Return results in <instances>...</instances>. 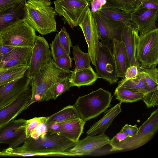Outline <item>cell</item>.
<instances>
[{
    "instance_id": "bcb514c9",
    "label": "cell",
    "mask_w": 158,
    "mask_h": 158,
    "mask_svg": "<svg viewBox=\"0 0 158 158\" xmlns=\"http://www.w3.org/2000/svg\"><path fill=\"white\" fill-rule=\"evenodd\" d=\"M9 69H0V75L7 71Z\"/></svg>"
},
{
    "instance_id": "f6af8a7d",
    "label": "cell",
    "mask_w": 158,
    "mask_h": 158,
    "mask_svg": "<svg viewBox=\"0 0 158 158\" xmlns=\"http://www.w3.org/2000/svg\"><path fill=\"white\" fill-rule=\"evenodd\" d=\"M21 0H0V11L9 7Z\"/></svg>"
},
{
    "instance_id": "4316f807",
    "label": "cell",
    "mask_w": 158,
    "mask_h": 158,
    "mask_svg": "<svg viewBox=\"0 0 158 158\" xmlns=\"http://www.w3.org/2000/svg\"><path fill=\"white\" fill-rule=\"evenodd\" d=\"M79 118H80V116L74 106L73 105H69L58 112L47 117L46 123L62 122Z\"/></svg>"
},
{
    "instance_id": "6da1fadb",
    "label": "cell",
    "mask_w": 158,
    "mask_h": 158,
    "mask_svg": "<svg viewBox=\"0 0 158 158\" xmlns=\"http://www.w3.org/2000/svg\"><path fill=\"white\" fill-rule=\"evenodd\" d=\"M71 71L69 69L59 68L52 59L49 64L31 79V104L51 99V90L53 86L60 81L69 78Z\"/></svg>"
},
{
    "instance_id": "5bb4252c",
    "label": "cell",
    "mask_w": 158,
    "mask_h": 158,
    "mask_svg": "<svg viewBox=\"0 0 158 158\" xmlns=\"http://www.w3.org/2000/svg\"><path fill=\"white\" fill-rule=\"evenodd\" d=\"M31 88L6 105L0 108V127L15 118L31 105Z\"/></svg>"
},
{
    "instance_id": "d4e9b609",
    "label": "cell",
    "mask_w": 158,
    "mask_h": 158,
    "mask_svg": "<svg viewBox=\"0 0 158 158\" xmlns=\"http://www.w3.org/2000/svg\"><path fill=\"white\" fill-rule=\"evenodd\" d=\"M138 73L143 77L147 85L144 94L158 90V69L156 67L148 68L140 65Z\"/></svg>"
},
{
    "instance_id": "7a4b0ae2",
    "label": "cell",
    "mask_w": 158,
    "mask_h": 158,
    "mask_svg": "<svg viewBox=\"0 0 158 158\" xmlns=\"http://www.w3.org/2000/svg\"><path fill=\"white\" fill-rule=\"evenodd\" d=\"M50 0H28L25 3L24 19L35 31L46 35L56 31L57 14Z\"/></svg>"
},
{
    "instance_id": "603a6c76",
    "label": "cell",
    "mask_w": 158,
    "mask_h": 158,
    "mask_svg": "<svg viewBox=\"0 0 158 158\" xmlns=\"http://www.w3.org/2000/svg\"><path fill=\"white\" fill-rule=\"evenodd\" d=\"M113 56L116 71L118 77L124 78L126 71L128 68L127 55L123 42L114 39L112 41Z\"/></svg>"
},
{
    "instance_id": "7bdbcfd3",
    "label": "cell",
    "mask_w": 158,
    "mask_h": 158,
    "mask_svg": "<svg viewBox=\"0 0 158 158\" xmlns=\"http://www.w3.org/2000/svg\"><path fill=\"white\" fill-rule=\"evenodd\" d=\"M27 138L24 132L23 134L18 136L14 141L9 144L10 148H14L19 147L23 144Z\"/></svg>"
},
{
    "instance_id": "7c38bea8",
    "label": "cell",
    "mask_w": 158,
    "mask_h": 158,
    "mask_svg": "<svg viewBox=\"0 0 158 158\" xmlns=\"http://www.w3.org/2000/svg\"><path fill=\"white\" fill-rule=\"evenodd\" d=\"M79 26L82 30L87 44L88 53L91 62L95 66L98 57L100 40L97 27L90 7L86 11Z\"/></svg>"
},
{
    "instance_id": "9a60e30c",
    "label": "cell",
    "mask_w": 158,
    "mask_h": 158,
    "mask_svg": "<svg viewBox=\"0 0 158 158\" xmlns=\"http://www.w3.org/2000/svg\"><path fill=\"white\" fill-rule=\"evenodd\" d=\"M158 9L139 6L131 13V21L137 27L139 36L157 28Z\"/></svg>"
},
{
    "instance_id": "b9f144b4",
    "label": "cell",
    "mask_w": 158,
    "mask_h": 158,
    "mask_svg": "<svg viewBox=\"0 0 158 158\" xmlns=\"http://www.w3.org/2000/svg\"><path fill=\"white\" fill-rule=\"evenodd\" d=\"M138 73V68L133 65L128 67L127 69L124 76L126 79H131L135 78Z\"/></svg>"
},
{
    "instance_id": "681fc988",
    "label": "cell",
    "mask_w": 158,
    "mask_h": 158,
    "mask_svg": "<svg viewBox=\"0 0 158 158\" xmlns=\"http://www.w3.org/2000/svg\"><path fill=\"white\" fill-rule=\"evenodd\" d=\"M87 1L89 2H91L92 0H86Z\"/></svg>"
},
{
    "instance_id": "8d00e7d4",
    "label": "cell",
    "mask_w": 158,
    "mask_h": 158,
    "mask_svg": "<svg viewBox=\"0 0 158 158\" xmlns=\"http://www.w3.org/2000/svg\"><path fill=\"white\" fill-rule=\"evenodd\" d=\"M129 137L127 135L120 131L112 139L110 140L109 144L111 148L110 150V152L119 151V146L121 141Z\"/></svg>"
},
{
    "instance_id": "836d02e7",
    "label": "cell",
    "mask_w": 158,
    "mask_h": 158,
    "mask_svg": "<svg viewBox=\"0 0 158 158\" xmlns=\"http://www.w3.org/2000/svg\"><path fill=\"white\" fill-rule=\"evenodd\" d=\"M47 117H35L27 120L24 132L26 138L30 137L31 134L41 123L47 121Z\"/></svg>"
},
{
    "instance_id": "3957f363",
    "label": "cell",
    "mask_w": 158,
    "mask_h": 158,
    "mask_svg": "<svg viewBox=\"0 0 158 158\" xmlns=\"http://www.w3.org/2000/svg\"><path fill=\"white\" fill-rule=\"evenodd\" d=\"M76 144L61 135L48 131L36 139L27 138L22 146L17 148L22 152L28 153L63 152Z\"/></svg>"
},
{
    "instance_id": "44dd1931",
    "label": "cell",
    "mask_w": 158,
    "mask_h": 158,
    "mask_svg": "<svg viewBox=\"0 0 158 158\" xmlns=\"http://www.w3.org/2000/svg\"><path fill=\"white\" fill-rule=\"evenodd\" d=\"M27 120L13 119L0 127V143H8L14 141L24 132Z\"/></svg>"
},
{
    "instance_id": "74e56055",
    "label": "cell",
    "mask_w": 158,
    "mask_h": 158,
    "mask_svg": "<svg viewBox=\"0 0 158 158\" xmlns=\"http://www.w3.org/2000/svg\"><path fill=\"white\" fill-rule=\"evenodd\" d=\"M54 61L56 65L61 69H69L72 67V59L69 54L60 56Z\"/></svg>"
},
{
    "instance_id": "30bf717a",
    "label": "cell",
    "mask_w": 158,
    "mask_h": 158,
    "mask_svg": "<svg viewBox=\"0 0 158 158\" xmlns=\"http://www.w3.org/2000/svg\"><path fill=\"white\" fill-rule=\"evenodd\" d=\"M48 42L43 36L36 35L31 59L27 70L28 77L33 78L52 59Z\"/></svg>"
},
{
    "instance_id": "5b68a950",
    "label": "cell",
    "mask_w": 158,
    "mask_h": 158,
    "mask_svg": "<svg viewBox=\"0 0 158 158\" xmlns=\"http://www.w3.org/2000/svg\"><path fill=\"white\" fill-rule=\"evenodd\" d=\"M36 35L35 30L24 19L0 33L2 44L14 47L33 48Z\"/></svg>"
},
{
    "instance_id": "60d3db41",
    "label": "cell",
    "mask_w": 158,
    "mask_h": 158,
    "mask_svg": "<svg viewBox=\"0 0 158 158\" xmlns=\"http://www.w3.org/2000/svg\"><path fill=\"white\" fill-rule=\"evenodd\" d=\"M106 0H92L89 2L91 12L100 11L106 4Z\"/></svg>"
},
{
    "instance_id": "7dc6e473",
    "label": "cell",
    "mask_w": 158,
    "mask_h": 158,
    "mask_svg": "<svg viewBox=\"0 0 158 158\" xmlns=\"http://www.w3.org/2000/svg\"><path fill=\"white\" fill-rule=\"evenodd\" d=\"M3 63L2 60H0V69H3Z\"/></svg>"
},
{
    "instance_id": "9c48e42d",
    "label": "cell",
    "mask_w": 158,
    "mask_h": 158,
    "mask_svg": "<svg viewBox=\"0 0 158 158\" xmlns=\"http://www.w3.org/2000/svg\"><path fill=\"white\" fill-rule=\"evenodd\" d=\"M94 66L99 78L108 81L110 85L117 82L119 77L110 45L104 44L100 41L98 57Z\"/></svg>"
},
{
    "instance_id": "ee69618b",
    "label": "cell",
    "mask_w": 158,
    "mask_h": 158,
    "mask_svg": "<svg viewBox=\"0 0 158 158\" xmlns=\"http://www.w3.org/2000/svg\"><path fill=\"white\" fill-rule=\"evenodd\" d=\"M14 47L2 44L0 45V60H2Z\"/></svg>"
},
{
    "instance_id": "277c9868",
    "label": "cell",
    "mask_w": 158,
    "mask_h": 158,
    "mask_svg": "<svg viewBox=\"0 0 158 158\" xmlns=\"http://www.w3.org/2000/svg\"><path fill=\"white\" fill-rule=\"evenodd\" d=\"M112 98L110 92L100 88L80 96L73 106L86 123L106 111L110 106Z\"/></svg>"
},
{
    "instance_id": "4fadbf2b",
    "label": "cell",
    "mask_w": 158,
    "mask_h": 158,
    "mask_svg": "<svg viewBox=\"0 0 158 158\" xmlns=\"http://www.w3.org/2000/svg\"><path fill=\"white\" fill-rule=\"evenodd\" d=\"M27 70L23 75L0 86V108L13 101L31 89V79L27 76Z\"/></svg>"
},
{
    "instance_id": "8fae6325",
    "label": "cell",
    "mask_w": 158,
    "mask_h": 158,
    "mask_svg": "<svg viewBox=\"0 0 158 158\" xmlns=\"http://www.w3.org/2000/svg\"><path fill=\"white\" fill-rule=\"evenodd\" d=\"M96 23L99 40L105 45H110L114 39L121 40V33L125 24L107 18L101 11L91 12Z\"/></svg>"
},
{
    "instance_id": "cb8c5ba5",
    "label": "cell",
    "mask_w": 158,
    "mask_h": 158,
    "mask_svg": "<svg viewBox=\"0 0 158 158\" xmlns=\"http://www.w3.org/2000/svg\"><path fill=\"white\" fill-rule=\"evenodd\" d=\"M98 78H99L97 73L91 67L72 71L69 80L72 87H80L92 85Z\"/></svg>"
},
{
    "instance_id": "f546056e",
    "label": "cell",
    "mask_w": 158,
    "mask_h": 158,
    "mask_svg": "<svg viewBox=\"0 0 158 158\" xmlns=\"http://www.w3.org/2000/svg\"><path fill=\"white\" fill-rule=\"evenodd\" d=\"M72 47L73 56V59L75 64L74 71L91 67V60L89 53L83 52L78 44L73 46Z\"/></svg>"
},
{
    "instance_id": "c3c4849f",
    "label": "cell",
    "mask_w": 158,
    "mask_h": 158,
    "mask_svg": "<svg viewBox=\"0 0 158 158\" xmlns=\"http://www.w3.org/2000/svg\"><path fill=\"white\" fill-rule=\"evenodd\" d=\"M2 44V43L1 38H0V45Z\"/></svg>"
},
{
    "instance_id": "1f68e13d",
    "label": "cell",
    "mask_w": 158,
    "mask_h": 158,
    "mask_svg": "<svg viewBox=\"0 0 158 158\" xmlns=\"http://www.w3.org/2000/svg\"><path fill=\"white\" fill-rule=\"evenodd\" d=\"M28 67H12L0 75V86L8 83L23 75Z\"/></svg>"
},
{
    "instance_id": "2e32d148",
    "label": "cell",
    "mask_w": 158,
    "mask_h": 158,
    "mask_svg": "<svg viewBox=\"0 0 158 158\" xmlns=\"http://www.w3.org/2000/svg\"><path fill=\"white\" fill-rule=\"evenodd\" d=\"M136 26L129 22L125 24L121 31V41L124 43L127 51L128 59V67L133 65L138 68L140 64L136 57V51L139 36Z\"/></svg>"
},
{
    "instance_id": "e575fe53",
    "label": "cell",
    "mask_w": 158,
    "mask_h": 158,
    "mask_svg": "<svg viewBox=\"0 0 158 158\" xmlns=\"http://www.w3.org/2000/svg\"><path fill=\"white\" fill-rule=\"evenodd\" d=\"M52 58L54 60L58 57L67 54L59 41L58 33L56 34L53 40L50 44Z\"/></svg>"
},
{
    "instance_id": "484cf974",
    "label": "cell",
    "mask_w": 158,
    "mask_h": 158,
    "mask_svg": "<svg viewBox=\"0 0 158 158\" xmlns=\"http://www.w3.org/2000/svg\"><path fill=\"white\" fill-rule=\"evenodd\" d=\"M144 94L129 89L118 85L114 92L116 98L121 103H132L142 100Z\"/></svg>"
},
{
    "instance_id": "d590c367",
    "label": "cell",
    "mask_w": 158,
    "mask_h": 158,
    "mask_svg": "<svg viewBox=\"0 0 158 158\" xmlns=\"http://www.w3.org/2000/svg\"><path fill=\"white\" fill-rule=\"evenodd\" d=\"M60 43L66 53L70 55V49L72 46L71 39L65 27L64 26L58 33Z\"/></svg>"
},
{
    "instance_id": "ba28073f",
    "label": "cell",
    "mask_w": 158,
    "mask_h": 158,
    "mask_svg": "<svg viewBox=\"0 0 158 158\" xmlns=\"http://www.w3.org/2000/svg\"><path fill=\"white\" fill-rule=\"evenodd\" d=\"M158 129V109H157L138 128L136 135L128 137L121 142L119 151L134 149L143 145L151 140Z\"/></svg>"
},
{
    "instance_id": "ac0fdd59",
    "label": "cell",
    "mask_w": 158,
    "mask_h": 158,
    "mask_svg": "<svg viewBox=\"0 0 158 158\" xmlns=\"http://www.w3.org/2000/svg\"><path fill=\"white\" fill-rule=\"evenodd\" d=\"M26 0L0 11V33L9 27L24 20L25 15Z\"/></svg>"
},
{
    "instance_id": "e0dca14e",
    "label": "cell",
    "mask_w": 158,
    "mask_h": 158,
    "mask_svg": "<svg viewBox=\"0 0 158 158\" xmlns=\"http://www.w3.org/2000/svg\"><path fill=\"white\" fill-rule=\"evenodd\" d=\"M110 140L109 137L104 134L87 135L83 139L79 140L68 151L77 156L90 155L96 150L108 144Z\"/></svg>"
},
{
    "instance_id": "d6a6232c",
    "label": "cell",
    "mask_w": 158,
    "mask_h": 158,
    "mask_svg": "<svg viewBox=\"0 0 158 158\" xmlns=\"http://www.w3.org/2000/svg\"><path fill=\"white\" fill-rule=\"evenodd\" d=\"M69 78L60 81L53 86L51 90L52 99H56L58 97L72 87Z\"/></svg>"
},
{
    "instance_id": "83f0119b",
    "label": "cell",
    "mask_w": 158,
    "mask_h": 158,
    "mask_svg": "<svg viewBox=\"0 0 158 158\" xmlns=\"http://www.w3.org/2000/svg\"><path fill=\"white\" fill-rule=\"evenodd\" d=\"M141 0H106L103 8H111L131 13L139 5Z\"/></svg>"
},
{
    "instance_id": "52a82bcc",
    "label": "cell",
    "mask_w": 158,
    "mask_h": 158,
    "mask_svg": "<svg viewBox=\"0 0 158 158\" xmlns=\"http://www.w3.org/2000/svg\"><path fill=\"white\" fill-rule=\"evenodd\" d=\"M54 4L57 14L72 29L79 25L90 6L86 0H56Z\"/></svg>"
},
{
    "instance_id": "4dcf8cb0",
    "label": "cell",
    "mask_w": 158,
    "mask_h": 158,
    "mask_svg": "<svg viewBox=\"0 0 158 158\" xmlns=\"http://www.w3.org/2000/svg\"><path fill=\"white\" fill-rule=\"evenodd\" d=\"M110 20L118 21L124 24L131 22V13L111 8H103L100 10Z\"/></svg>"
},
{
    "instance_id": "f35d334b",
    "label": "cell",
    "mask_w": 158,
    "mask_h": 158,
    "mask_svg": "<svg viewBox=\"0 0 158 158\" xmlns=\"http://www.w3.org/2000/svg\"><path fill=\"white\" fill-rule=\"evenodd\" d=\"M138 128L135 126L126 124L122 128L121 131L127 135L129 137L133 136L136 135Z\"/></svg>"
},
{
    "instance_id": "ffe728a7",
    "label": "cell",
    "mask_w": 158,
    "mask_h": 158,
    "mask_svg": "<svg viewBox=\"0 0 158 158\" xmlns=\"http://www.w3.org/2000/svg\"><path fill=\"white\" fill-rule=\"evenodd\" d=\"M85 123L81 118L69 119L59 123L56 133L75 142H77L83 132Z\"/></svg>"
},
{
    "instance_id": "ab89813d",
    "label": "cell",
    "mask_w": 158,
    "mask_h": 158,
    "mask_svg": "<svg viewBox=\"0 0 158 158\" xmlns=\"http://www.w3.org/2000/svg\"><path fill=\"white\" fill-rule=\"evenodd\" d=\"M139 6L148 9H158V0H141Z\"/></svg>"
},
{
    "instance_id": "8992f818",
    "label": "cell",
    "mask_w": 158,
    "mask_h": 158,
    "mask_svg": "<svg viewBox=\"0 0 158 158\" xmlns=\"http://www.w3.org/2000/svg\"><path fill=\"white\" fill-rule=\"evenodd\" d=\"M136 57L141 66L156 67L158 63L157 28L139 36Z\"/></svg>"
},
{
    "instance_id": "7402d4cb",
    "label": "cell",
    "mask_w": 158,
    "mask_h": 158,
    "mask_svg": "<svg viewBox=\"0 0 158 158\" xmlns=\"http://www.w3.org/2000/svg\"><path fill=\"white\" fill-rule=\"evenodd\" d=\"M119 102L111 108L106 110L100 120L94 123L87 131V135L94 136L104 134L105 131L111 124L115 117L122 111Z\"/></svg>"
},
{
    "instance_id": "f1b7e54d",
    "label": "cell",
    "mask_w": 158,
    "mask_h": 158,
    "mask_svg": "<svg viewBox=\"0 0 158 158\" xmlns=\"http://www.w3.org/2000/svg\"><path fill=\"white\" fill-rule=\"evenodd\" d=\"M118 85L129 89L135 91L139 92L144 94L146 92L147 86L143 77L139 73L136 77L131 79H126L123 78L118 82Z\"/></svg>"
},
{
    "instance_id": "d6986e66",
    "label": "cell",
    "mask_w": 158,
    "mask_h": 158,
    "mask_svg": "<svg viewBox=\"0 0 158 158\" xmlns=\"http://www.w3.org/2000/svg\"><path fill=\"white\" fill-rule=\"evenodd\" d=\"M32 49L30 47H14L2 60L3 68L28 67Z\"/></svg>"
}]
</instances>
